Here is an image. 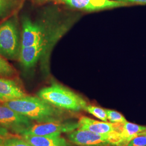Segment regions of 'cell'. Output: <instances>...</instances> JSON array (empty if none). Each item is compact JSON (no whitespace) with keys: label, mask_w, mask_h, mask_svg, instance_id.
I'll return each instance as SVG.
<instances>
[{"label":"cell","mask_w":146,"mask_h":146,"mask_svg":"<svg viewBox=\"0 0 146 146\" xmlns=\"http://www.w3.org/2000/svg\"><path fill=\"white\" fill-rule=\"evenodd\" d=\"M14 137H16V136L9 133L8 131H7L6 128L2 127V125H0V139L1 140H4L6 139Z\"/></svg>","instance_id":"cell-20"},{"label":"cell","mask_w":146,"mask_h":146,"mask_svg":"<svg viewBox=\"0 0 146 146\" xmlns=\"http://www.w3.org/2000/svg\"><path fill=\"white\" fill-rule=\"evenodd\" d=\"M21 87L14 81L0 78V101L7 102L26 96Z\"/></svg>","instance_id":"cell-10"},{"label":"cell","mask_w":146,"mask_h":146,"mask_svg":"<svg viewBox=\"0 0 146 146\" xmlns=\"http://www.w3.org/2000/svg\"><path fill=\"white\" fill-rule=\"evenodd\" d=\"M116 130L120 133L121 137V146H127L133 139L139 135L141 132L146 131V127L138 125L126 121L125 122L117 123Z\"/></svg>","instance_id":"cell-12"},{"label":"cell","mask_w":146,"mask_h":146,"mask_svg":"<svg viewBox=\"0 0 146 146\" xmlns=\"http://www.w3.org/2000/svg\"><path fill=\"white\" fill-rule=\"evenodd\" d=\"M127 146H146V134L140 133L139 135L129 142Z\"/></svg>","instance_id":"cell-19"},{"label":"cell","mask_w":146,"mask_h":146,"mask_svg":"<svg viewBox=\"0 0 146 146\" xmlns=\"http://www.w3.org/2000/svg\"><path fill=\"white\" fill-rule=\"evenodd\" d=\"M79 128L99 134H108L116 131L117 123L98 121L86 116L81 117L78 121Z\"/></svg>","instance_id":"cell-11"},{"label":"cell","mask_w":146,"mask_h":146,"mask_svg":"<svg viewBox=\"0 0 146 146\" xmlns=\"http://www.w3.org/2000/svg\"><path fill=\"white\" fill-rule=\"evenodd\" d=\"M0 146H5L3 142V140L0 139Z\"/></svg>","instance_id":"cell-22"},{"label":"cell","mask_w":146,"mask_h":146,"mask_svg":"<svg viewBox=\"0 0 146 146\" xmlns=\"http://www.w3.org/2000/svg\"><path fill=\"white\" fill-rule=\"evenodd\" d=\"M38 98L55 107L78 111L84 110L87 106L84 100L70 89L58 84H53L40 90Z\"/></svg>","instance_id":"cell-2"},{"label":"cell","mask_w":146,"mask_h":146,"mask_svg":"<svg viewBox=\"0 0 146 146\" xmlns=\"http://www.w3.org/2000/svg\"><path fill=\"white\" fill-rule=\"evenodd\" d=\"M95 146V145H88V146Z\"/></svg>","instance_id":"cell-24"},{"label":"cell","mask_w":146,"mask_h":146,"mask_svg":"<svg viewBox=\"0 0 146 146\" xmlns=\"http://www.w3.org/2000/svg\"><path fill=\"white\" fill-rule=\"evenodd\" d=\"M120 2H123L130 4H136V5H146V0H117Z\"/></svg>","instance_id":"cell-21"},{"label":"cell","mask_w":146,"mask_h":146,"mask_svg":"<svg viewBox=\"0 0 146 146\" xmlns=\"http://www.w3.org/2000/svg\"><path fill=\"white\" fill-rule=\"evenodd\" d=\"M21 47H31L45 38L42 28L28 18H25L22 25Z\"/></svg>","instance_id":"cell-8"},{"label":"cell","mask_w":146,"mask_h":146,"mask_svg":"<svg viewBox=\"0 0 146 146\" xmlns=\"http://www.w3.org/2000/svg\"><path fill=\"white\" fill-rule=\"evenodd\" d=\"M25 140L33 146H69L65 139L60 135H23Z\"/></svg>","instance_id":"cell-13"},{"label":"cell","mask_w":146,"mask_h":146,"mask_svg":"<svg viewBox=\"0 0 146 146\" xmlns=\"http://www.w3.org/2000/svg\"><path fill=\"white\" fill-rule=\"evenodd\" d=\"M0 125L17 134L22 135L32 125L31 119L14 110L0 105Z\"/></svg>","instance_id":"cell-6"},{"label":"cell","mask_w":146,"mask_h":146,"mask_svg":"<svg viewBox=\"0 0 146 146\" xmlns=\"http://www.w3.org/2000/svg\"><path fill=\"white\" fill-rule=\"evenodd\" d=\"M42 1H48V0H42Z\"/></svg>","instance_id":"cell-25"},{"label":"cell","mask_w":146,"mask_h":146,"mask_svg":"<svg viewBox=\"0 0 146 146\" xmlns=\"http://www.w3.org/2000/svg\"><path fill=\"white\" fill-rule=\"evenodd\" d=\"M47 46L46 38L31 47L21 48L19 58L22 64L25 68L33 67L44 52Z\"/></svg>","instance_id":"cell-9"},{"label":"cell","mask_w":146,"mask_h":146,"mask_svg":"<svg viewBox=\"0 0 146 146\" xmlns=\"http://www.w3.org/2000/svg\"><path fill=\"white\" fill-rule=\"evenodd\" d=\"M107 113V119L111 123H122L125 122L127 120L125 117L120 114V113L115 110H106Z\"/></svg>","instance_id":"cell-17"},{"label":"cell","mask_w":146,"mask_h":146,"mask_svg":"<svg viewBox=\"0 0 146 146\" xmlns=\"http://www.w3.org/2000/svg\"><path fill=\"white\" fill-rule=\"evenodd\" d=\"M3 105L38 123L62 121L64 116L62 110L40 98L26 96Z\"/></svg>","instance_id":"cell-1"},{"label":"cell","mask_w":146,"mask_h":146,"mask_svg":"<svg viewBox=\"0 0 146 146\" xmlns=\"http://www.w3.org/2000/svg\"><path fill=\"white\" fill-rule=\"evenodd\" d=\"M141 133H142V134H146V131H142V132H141Z\"/></svg>","instance_id":"cell-23"},{"label":"cell","mask_w":146,"mask_h":146,"mask_svg":"<svg viewBox=\"0 0 146 146\" xmlns=\"http://www.w3.org/2000/svg\"><path fill=\"white\" fill-rule=\"evenodd\" d=\"M20 41L17 28L12 20L0 26V55L14 60L20 56Z\"/></svg>","instance_id":"cell-4"},{"label":"cell","mask_w":146,"mask_h":146,"mask_svg":"<svg viewBox=\"0 0 146 146\" xmlns=\"http://www.w3.org/2000/svg\"><path fill=\"white\" fill-rule=\"evenodd\" d=\"M84 110L90 113V114L94 115V116H95L100 120L104 122H107L108 119L106 110L96 106L87 105Z\"/></svg>","instance_id":"cell-15"},{"label":"cell","mask_w":146,"mask_h":146,"mask_svg":"<svg viewBox=\"0 0 146 146\" xmlns=\"http://www.w3.org/2000/svg\"><path fill=\"white\" fill-rule=\"evenodd\" d=\"M15 73L11 64L0 55V76H11Z\"/></svg>","instance_id":"cell-16"},{"label":"cell","mask_w":146,"mask_h":146,"mask_svg":"<svg viewBox=\"0 0 146 146\" xmlns=\"http://www.w3.org/2000/svg\"><path fill=\"white\" fill-rule=\"evenodd\" d=\"M79 128L78 122H50L40 123L32 125L22 135L46 136L60 135L63 133H70Z\"/></svg>","instance_id":"cell-5"},{"label":"cell","mask_w":146,"mask_h":146,"mask_svg":"<svg viewBox=\"0 0 146 146\" xmlns=\"http://www.w3.org/2000/svg\"><path fill=\"white\" fill-rule=\"evenodd\" d=\"M20 0H0V17L8 15L19 4Z\"/></svg>","instance_id":"cell-14"},{"label":"cell","mask_w":146,"mask_h":146,"mask_svg":"<svg viewBox=\"0 0 146 146\" xmlns=\"http://www.w3.org/2000/svg\"><path fill=\"white\" fill-rule=\"evenodd\" d=\"M68 138L70 142L79 146H121L122 145L120 133L116 130L108 134H99L78 129L69 133Z\"/></svg>","instance_id":"cell-3"},{"label":"cell","mask_w":146,"mask_h":146,"mask_svg":"<svg viewBox=\"0 0 146 146\" xmlns=\"http://www.w3.org/2000/svg\"><path fill=\"white\" fill-rule=\"evenodd\" d=\"M3 142L5 146H33L26 140L16 138V137L6 139Z\"/></svg>","instance_id":"cell-18"},{"label":"cell","mask_w":146,"mask_h":146,"mask_svg":"<svg viewBox=\"0 0 146 146\" xmlns=\"http://www.w3.org/2000/svg\"><path fill=\"white\" fill-rule=\"evenodd\" d=\"M69 7L82 11H94L125 7L129 5L114 0H61Z\"/></svg>","instance_id":"cell-7"}]
</instances>
